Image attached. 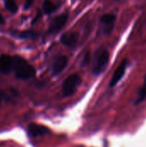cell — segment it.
I'll use <instances>...</instances> for the list:
<instances>
[{"instance_id":"cell-10","label":"cell","mask_w":146,"mask_h":147,"mask_svg":"<svg viewBox=\"0 0 146 147\" xmlns=\"http://www.w3.org/2000/svg\"><path fill=\"white\" fill-rule=\"evenodd\" d=\"M67 65V58L65 56H59L56 59L52 65V71L53 75H58L59 74L66 66Z\"/></svg>"},{"instance_id":"cell-15","label":"cell","mask_w":146,"mask_h":147,"mask_svg":"<svg viewBox=\"0 0 146 147\" xmlns=\"http://www.w3.org/2000/svg\"><path fill=\"white\" fill-rule=\"evenodd\" d=\"M90 61V53H86V55L84 56L83 59V62H82V65H87Z\"/></svg>"},{"instance_id":"cell-8","label":"cell","mask_w":146,"mask_h":147,"mask_svg":"<svg viewBox=\"0 0 146 147\" xmlns=\"http://www.w3.org/2000/svg\"><path fill=\"white\" fill-rule=\"evenodd\" d=\"M28 132L32 136L34 137H40V136H44L49 134V129L44 126L38 125L32 123L28 126Z\"/></svg>"},{"instance_id":"cell-5","label":"cell","mask_w":146,"mask_h":147,"mask_svg":"<svg viewBox=\"0 0 146 147\" xmlns=\"http://www.w3.org/2000/svg\"><path fill=\"white\" fill-rule=\"evenodd\" d=\"M127 60L126 59H124L120 65L118 66V68L115 70L113 77H112V79L110 81V87H114L115 86L121 79L122 78L124 77L125 73H126V67H127Z\"/></svg>"},{"instance_id":"cell-4","label":"cell","mask_w":146,"mask_h":147,"mask_svg":"<svg viewBox=\"0 0 146 147\" xmlns=\"http://www.w3.org/2000/svg\"><path fill=\"white\" fill-rule=\"evenodd\" d=\"M115 16L113 14H106L104 16H102L101 18V22L102 23V31L103 34H109L114 27V23H115Z\"/></svg>"},{"instance_id":"cell-16","label":"cell","mask_w":146,"mask_h":147,"mask_svg":"<svg viewBox=\"0 0 146 147\" xmlns=\"http://www.w3.org/2000/svg\"><path fill=\"white\" fill-rule=\"evenodd\" d=\"M33 3H34V0H26L25 1V4H24V8L26 9H28V8L31 7V5L33 4Z\"/></svg>"},{"instance_id":"cell-17","label":"cell","mask_w":146,"mask_h":147,"mask_svg":"<svg viewBox=\"0 0 146 147\" xmlns=\"http://www.w3.org/2000/svg\"><path fill=\"white\" fill-rule=\"evenodd\" d=\"M40 16H41V13H40V11H38V13H37V16H36V17H34V21H33V23L36 22L38 21V19H39Z\"/></svg>"},{"instance_id":"cell-13","label":"cell","mask_w":146,"mask_h":147,"mask_svg":"<svg viewBox=\"0 0 146 147\" xmlns=\"http://www.w3.org/2000/svg\"><path fill=\"white\" fill-rule=\"evenodd\" d=\"M5 6H6V9L12 13H15L17 11V4L15 0H7L5 2Z\"/></svg>"},{"instance_id":"cell-12","label":"cell","mask_w":146,"mask_h":147,"mask_svg":"<svg viewBox=\"0 0 146 147\" xmlns=\"http://www.w3.org/2000/svg\"><path fill=\"white\" fill-rule=\"evenodd\" d=\"M42 9L45 14H51L55 10L56 7L50 0H45L42 3Z\"/></svg>"},{"instance_id":"cell-9","label":"cell","mask_w":146,"mask_h":147,"mask_svg":"<svg viewBox=\"0 0 146 147\" xmlns=\"http://www.w3.org/2000/svg\"><path fill=\"white\" fill-rule=\"evenodd\" d=\"M77 40H78V34L77 33H65L60 38L61 43L67 47L75 46L77 44Z\"/></svg>"},{"instance_id":"cell-19","label":"cell","mask_w":146,"mask_h":147,"mask_svg":"<svg viewBox=\"0 0 146 147\" xmlns=\"http://www.w3.org/2000/svg\"><path fill=\"white\" fill-rule=\"evenodd\" d=\"M0 103H1V97H0Z\"/></svg>"},{"instance_id":"cell-7","label":"cell","mask_w":146,"mask_h":147,"mask_svg":"<svg viewBox=\"0 0 146 147\" xmlns=\"http://www.w3.org/2000/svg\"><path fill=\"white\" fill-rule=\"evenodd\" d=\"M13 68V59L9 55H2L0 57V72L8 74Z\"/></svg>"},{"instance_id":"cell-14","label":"cell","mask_w":146,"mask_h":147,"mask_svg":"<svg viewBox=\"0 0 146 147\" xmlns=\"http://www.w3.org/2000/svg\"><path fill=\"white\" fill-rule=\"evenodd\" d=\"M36 35V33L32 31V30H27V31H23V32H21L19 36L21 38H23V39H34Z\"/></svg>"},{"instance_id":"cell-6","label":"cell","mask_w":146,"mask_h":147,"mask_svg":"<svg viewBox=\"0 0 146 147\" xmlns=\"http://www.w3.org/2000/svg\"><path fill=\"white\" fill-rule=\"evenodd\" d=\"M68 16L67 15H61L59 16H57L56 18L53 19V21L52 22L50 27H49V33H53V32H58L60 29H62V28L65 26V24L66 23Z\"/></svg>"},{"instance_id":"cell-18","label":"cell","mask_w":146,"mask_h":147,"mask_svg":"<svg viewBox=\"0 0 146 147\" xmlns=\"http://www.w3.org/2000/svg\"><path fill=\"white\" fill-rule=\"evenodd\" d=\"M3 23H4V18L0 13V24H3Z\"/></svg>"},{"instance_id":"cell-11","label":"cell","mask_w":146,"mask_h":147,"mask_svg":"<svg viewBox=\"0 0 146 147\" xmlns=\"http://www.w3.org/2000/svg\"><path fill=\"white\" fill-rule=\"evenodd\" d=\"M146 99V77L144 81L143 85L141 86V88L139 89V92H138V96L136 98V104H139L142 102H144Z\"/></svg>"},{"instance_id":"cell-2","label":"cell","mask_w":146,"mask_h":147,"mask_svg":"<svg viewBox=\"0 0 146 147\" xmlns=\"http://www.w3.org/2000/svg\"><path fill=\"white\" fill-rule=\"evenodd\" d=\"M109 61V53L106 49H99L95 56L93 72L96 75H100L107 67Z\"/></svg>"},{"instance_id":"cell-3","label":"cell","mask_w":146,"mask_h":147,"mask_svg":"<svg viewBox=\"0 0 146 147\" xmlns=\"http://www.w3.org/2000/svg\"><path fill=\"white\" fill-rule=\"evenodd\" d=\"M81 82L82 78L78 74H72L70 77H68L63 83L62 86L64 95L65 96H70L73 95L77 87L80 85Z\"/></svg>"},{"instance_id":"cell-1","label":"cell","mask_w":146,"mask_h":147,"mask_svg":"<svg viewBox=\"0 0 146 147\" xmlns=\"http://www.w3.org/2000/svg\"><path fill=\"white\" fill-rule=\"evenodd\" d=\"M13 59V68L15 71V74L17 78L20 79H29L35 75L34 68L30 65L24 59L15 56L12 58Z\"/></svg>"}]
</instances>
